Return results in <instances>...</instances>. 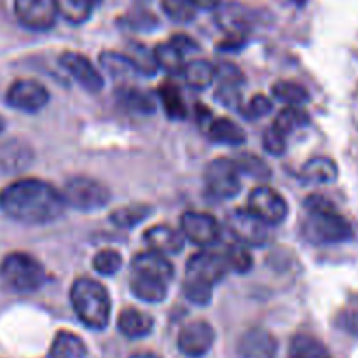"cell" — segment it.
I'll list each match as a JSON object with an SVG mask.
<instances>
[{
  "label": "cell",
  "instance_id": "cell-1",
  "mask_svg": "<svg viewBox=\"0 0 358 358\" xmlns=\"http://www.w3.org/2000/svg\"><path fill=\"white\" fill-rule=\"evenodd\" d=\"M0 208L24 224H49L63 215L65 198L51 184L38 178L13 182L0 192Z\"/></svg>",
  "mask_w": 358,
  "mask_h": 358
},
{
  "label": "cell",
  "instance_id": "cell-2",
  "mask_svg": "<svg viewBox=\"0 0 358 358\" xmlns=\"http://www.w3.org/2000/svg\"><path fill=\"white\" fill-rule=\"evenodd\" d=\"M306 219L303 224V233L306 240L317 245L343 243L352 240V224L336 210L334 203L324 196L313 194L304 201Z\"/></svg>",
  "mask_w": 358,
  "mask_h": 358
},
{
  "label": "cell",
  "instance_id": "cell-3",
  "mask_svg": "<svg viewBox=\"0 0 358 358\" xmlns=\"http://www.w3.org/2000/svg\"><path fill=\"white\" fill-rule=\"evenodd\" d=\"M73 311L86 327L103 331L110 320V297L101 283L91 278H79L70 290Z\"/></svg>",
  "mask_w": 358,
  "mask_h": 358
},
{
  "label": "cell",
  "instance_id": "cell-4",
  "mask_svg": "<svg viewBox=\"0 0 358 358\" xmlns=\"http://www.w3.org/2000/svg\"><path fill=\"white\" fill-rule=\"evenodd\" d=\"M0 276L16 292H35L48 280L44 266L23 252H13L3 259Z\"/></svg>",
  "mask_w": 358,
  "mask_h": 358
},
{
  "label": "cell",
  "instance_id": "cell-5",
  "mask_svg": "<svg viewBox=\"0 0 358 358\" xmlns=\"http://www.w3.org/2000/svg\"><path fill=\"white\" fill-rule=\"evenodd\" d=\"M66 206L76 208L79 212H94L110 201L112 194L105 184L96 178L73 177L65 184L62 191Z\"/></svg>",
  "mask_w": 358,
  "mask_h": 358
},
{
  "label": "cell",
  "instance_id": "cell-6",
  "mask_svg": "<svg viewBox=\"0 0 358 358\" xmlns=\"http://www.w3.org/2000/svg\"><path fill=\"white\" fill-rule=\"evenodd\" d=\"M205 184L206 191L213 199L226 201V199L234 198L241 189L240 170L233 159H220L212 161L206 166L205 171Z\"/></svg>",
  "mask_w": 358,
  "mask_h": 358
},
{
  "label": "cell",
  "instance_id": "cell-7",
  "mask_svg": "<svg viewBox=\"0 0 358 358\" xmlns=\"http://www.w3.org/2000/svg\"><path fill=\"white\" fill-rule=\"evenodd\" d=\"M14 13L23 27L44 31L58 20L59 0H14Z\"/></svg>",
  "mask_w": 358,
  "mask_h": 358
},
{
  "label": "cell",
  "instance_id": "cell-8",
  "mask_svg": "<svg viewBox=\"0 0 358 358\" xmlns=\"http://www.w3.org/2000/svg\"><path fill=\"white\" fill-rule=\"evenodd\" d=\"M248 210L255 213L259 219L264 220L268 226H276L282 224L289 215V205L285 198L275 189L268 185L255 187L248 196Z\"/></svg>",
  "mask_w": 358,
  "mask_h": 358
},
{
  "label": "cell",
  "instance_id": "cell-9",
  "mask_svg": "<svg viewBox=\"0 0 358 358\" xmlns=\"http://www.w3.org/2000/svg\"><path fill=\"white\" fill-rule=\"evenodd\" d=\"M229 227L234 236L247 247H262L269 240L268 224L248 208L231 213Z\"/></svg>",
  "mask_w": 358,
  "mask_h": 358
},
{
  "label": "cell",
  "instance_id": "cell-10",
  "mask_svg": "<svg viewBox=\"0 0 358 358\" xmlns=\"http://www.w3.org/2000/svg\"><path fill=\"white\" fill-rule=\"evenodd\" d=\"M184 236L199 247H212L220 240V226L215 217L203 212H185L180 219Z\"/></svg>",
  "mask_w": 358,
  "mask_h": 358
},
{
  "label": "cell",
  "instance_id": "cell-11",
  "mask_svg": "<svg viewBox=\"0 0 358 358\" xmlns=\"http://www.w3.org/2000/svg\"><path fill=\"white\" fill-rule=\"evenodd\" d=\"M49 101V91L37 80L20 79L7 91V103L16 110L38 112Z\"/></svg>",
  "mask_w": 358,
  "mask_h": 358
},
{
  "label": "cell",
  "instance_id": "cell-12",
  "mask_svg": "<svg viewBox=\"0 0 358 358\" xmlns=\"http://www.w3.org/2000/svg\"><path fill=\"white\" fill-rule=\"evenodd\" d=\"M227 269H229V264H227L224 255L205 250L189 259L187 269H185V278L217 285L226 276Z\"/></svg>",
  "mask_w": 358,
  "mask_h": 358
},
{
  "label": "cell",
  "instance_id": "cell-13",
  "mask_svg": "<svg viewBox=\"0 0 358 358\" xmlns=\"http://www.w3.org/2000/svg\"><path fill=\"white\" fill-rule=\"evenodd\" d=\"M215 341V332L208 322L196 320L185 325L178 334V350L185 357L199 358L212 350Z\"/></svg>",
  "mask_w": 358,
  "mask_h": 358
},
{
  "label": "cell",
  "instance_id": "cell-14",
  "mask_svg": "<svg viewBox=\"0 0 358 358\" xmlns=\"http://www.w3.org/2000/svg\"><path fill=\"white\" fill-rule=\"evenodd\" d=\"M59 63L86 91L98 93L103 90V77L86 56L79 55V52H65L59 58Z\"/></svg>",
  "mask_w": 358,
  "mask_h": 358
},
{
  "label": "cell",
  "instance_id": "cell-15",
  "mask_svg": "<svg viewBox=\"0 0 358 358\" xmlns=\"http://www.w3.org/2000/svg\"><path fill=\"white\" fill-rule=\"evenodd\" d=\"M276 350L278 345L271 332L255 327L241 336L238 343V358H275Z\"/></svg>",
  "mask_w": 358,
  "mask_h": 358
},
{
  "label": "cell",
  "instance_id": "cell-16",
  "mask_svg": "<svg viewBox=\"0 0 358 358\" xmlns=\"http://www.w3.org/2000/svg\"><path fill=\"white\" fill-rule=\"evenodd\" d=\"M143 238H145V243L149 245L150 250H156L164 255H175L184 248L185 236L184 233L173 229V227L159 224V226L150 227Z\"/></svg>",
  "mask_w": 358,
  "mask_h": 358
},
{
  "label": "cell",
  "instance_id": "cell-17",
  "mask_svg": "<svg viewBox=\"0 0 358 358\" xmlns=\"http://www.w3.org/2000/svg\"><path fill=\"white\" fill-rule=\"evenodd\" d=\"M133 273H142V275L152 276V278L163 280V282H170L173 278V266L168 262L164 254H159L156 250L142 252L133 259Z\"/></svg>",
  "mask_w": 358,
  "mask_h": 358
},
{
  "label": "cell",
  "instance_id": "cell-18",
  "mask_svg": "<svg viewBox=\"0 0 358 358\" xmlns=\"http://www.w3.org/2000/svg\"><path fill=\"white\" fill-rule=\"evenodd\" d=\"M166 285L168 283L163 280L152 278V276L142 275V273H133L131 280H129V289H131L133 296L145 303H161L168 294Z\"/></svg>",
  "mask_w": 358,
  "mask_h": 358
},
{
  "label": "cell",
  "instance_id": "cell-19",
  "mask_svg": "<svg viewBox=\"0 0 358 358\" xmlns=\"http://www.w3.org/2000/svg\"><path fill=\"white\" fill-rule=\"evenodd\" d=\"M117 327L126 338L138 339L145 338L150 334L154 327V320L150 315L143 313V311L135 310V308H128L119 315Z\"/></svg>",
  "mask_w": 358,
  "mask_h": 358
},
{
  "label": "cell",
  "instance_id": "cell-20",
  "mask_svg": "<svg viewBox=\"0 0 358 358\" xmlns=\"http://www.w3.org/2000/svg\"><path fill=\"white\" fill-rule=\"evenodd\" d=\"M301 178L308 184H331L338 178V166L329 157H313L303 166Z\"/></svg>",
  "mask_w": 358,
  "mask_h": 358
},
{
  "label": "cell",
  "instance_id": "cell-21",
  "mask_svg": "<svg viewBox=\"0 0 358 358\" xmlns=\"http://www.w3.org/2000/svg\"><path fill=\"white\" fill-rule=\"evenodd\" d=\"M206 131L213 142L226 143V145H241L247 140L243 128L231 119H213Z\"/></svg>",
  "mask_w": 358,
  "mask_h": 358
},
{
  "label": "cell",
  "instance_id": "cell-22",
  "mask_svg": "<svg viewBox=\"0 0 358 358\" xmlns=\"http://www.w3.org/2000/svg\"><path fill=\"white\" fill-rule=\"evenodd\" d=\"M86 345L73 332H58L51 346V358H86Z\"/></svg>",
  "mask_w": 358,
  "mask_h": 358
},
{
  "label": "cell",
  "instance_id": "cell-23",
  "mask_svg": "<svg viewBox=\"0 0 358 358\" xmlns=\"http://www.w3.org/2000/svg\"><path fill=\"white\" fill-rule=\"evenodd\" d=\"M184 77L194 90H206L215 80L217 69L206 59H194L184 66Z\"/></svg>",
  "mask_w": 358,
  "mask_h": 358
},
{
  "label": "cell",
  "instance_id": "cell-24",
  "mask_svg": "<svg viewBox=\"0 0 358 358\" xmlns=\"http://www.w3.org/2000/svg\"><path fill=\"white\" fill-rule=\"evenodd\" d=\"M154 208L150 205H126L121 206V208L114 210L110 213L112 224H115L117 227H122V229H129V227H135L138 224H142L143 220L149 219L152 215Z\"/></svg>",
  "mask_w": 358,
  "mask_h": 358
},
{
  "label": "cell",
  "instance_id": "cell-25",
  "mask_svg": "<svg viewBox=\"0 0 358 358\" xmlns=\"http://www.w3.org/2000/svg\"><path fill=\"white\" fill-rule=\"evenodd\" d=\"M289 358H332L329 350L311 334H297L290 345Z\"/></svg>",
  "mask_w": 358,
  "mask_h": 358
},
{
  "label": "cell",
  "instance_id": "cell-26",
  "mask_svg": "<svg viewBox=\"0 0 358 358\" xmlns=\"http://www.w3.org/2000/svg\"><path fill=\"white\" fill-rule=\"evenodd\" d=\"M159 98L163 101L164 112L170 119H184L187 115V108H185L184 98H182L180 91L173 83L166 80L159 86Z\"/></svg>",
  "mask_w": 358,
  "mask_h": 358
},
{
  "label": "cell",
  "instance_id": "cell-27",
  "mask_svg": "<svg viewBox=\"0 0 358 358\" xmlns=\"http://www.w3.org/2000/svg\"><path fill=\"white\" fill-rule=\"evenodd\" d=\"M100 63L110 76L128 79V77L138 73L135 62L128 55H119V52H103L100 56Z\"/></svg>",
  "mask_w": 358,
  "mask_h": 358
},
{
  "label": "cell",
  "instance_id": "cell-28",
  "mask_svg": "<svg viewBox=\"0 0 358 358\" xmlns=\"http://www.w3.org/2000/svg\"><path fill=\"white\" fill-rule=\"evenodd\" d=\"M100 0H59V13L66 21L80 24L90 20Z\"/></svg>",
  "mask_w": 358,
  "mask_h": 358
},
{
  "label": "cell",
  "instance_id": "cell-29",
  "mask_svg": "<svg viewBox=\"0 0 358 358\" xmlns=\"http://www.w3.org/2000/svg\"><path fill=\"white\" fill-rule=\"evenodd\" d=\"M154 56H156L157 66L166 70L168 73L184 72V52H182L173 42L157 45V48L154 49Z\"/></svg>",
  "mask_w": 358,
  "mask_h": 358
},
{
  "label": "cell",
  "instance_id": "cell-30",
  "mask_svg": "<svg viewBox=\"0 0 358 358\" xmlns=\"http://www.w3.org/2000/svg\"><path fill=\"white\" fill-rule=\"evenodd\" d=\"M310 122V117H308L306 112L299 107H294V105H289L287 108H283L282 112L278 114L275 121V128L278 131H282L283 135H289V133L296 131V129L304 128V126Z\"/></svg>",
  "mask_w": 358,
  "mask_h": 358
},
{
  "label": "cell",
  "instance_id": "cell-31",
  "mask_svg": "<svg viewBox=\"0 0 358 358\" xmlns=\"http://www.w3.org/2000/svg\"><path fill=\"white\" fill-rule=\"evenodd\" d=\"M273 94L278 100L285 101L287 105H294V107H299L310 100L306 87L301 86L299 83H289V80H278L273 86Z\"/></svg>",
  "mask_w": 358,
  "mask_h": 358
},
{
  "label": "cell",
  "instance_id": "cell-32",
  "mask_svg": "<svg viewBox=\"0 0 358 358\" xmlns=\"http://www.w3.org/2000/svg\"><path fill=\"white\" fill-rule=\"evenodd\" d=\"M119 100L122 101V105H124L126 108H129V110L133 112H138V114H152L154 107H156L152 98H150L145 91L136 90V87L122 90L121 93H119Z\"/></svg>",
  "mask_w": 358,
  "mask_h": 358
},
{
  "label": "cell",
  "instance_id": "cell-33",
  "mask_svg": "<svg viewBox=\"0 0 358 358\" xmlns=\"http://www.w3.org/2000/svg\"><path fill=\"white\" fill-rule=\"evenodd\" d=\"M234 163H236L240 173L250 175L255 180H268L271 177V168L266 164V161L254 154H241L234 159Z\"/></svg>",
  "mask_w": 358,
  "mask_h": 358
},
{
  "label": "cell",
  "instance_id": "cell-34",
  "mask_svg": "<svg viewBox=\"0 0 358 358\" xmlns=\"http://www.w3.org/2000/svg\"><path fill=\"white\" fill-rule=\"evenodd\" d=\"M161 7L168 17L178 23H187L196 17L198 7L191 0H161Z\"/></svg>",
  "mask_w": 358,
  "mask_h": 358
},
{
  "label": "cell",
  "instance_id": "cell-35",
  "mask_svg": "<svg viewBox=\"0 0 358 358\" xmlns=\"http://www.w3.org/2000/svg\"><path fill=\"white\" fill-rule=\"evenodd\" d=\"M122 255L117 250L105 248L93 257V269L103 276H112L121 269Z\"/></svg>",
  "mask_w": 358,
  "mask_h": 358
},
{
  "label": "cell",
  "instance_id": "cell-36",
  "mask_svg": "<svg viewBox=\"0 0 358 358\" xmlns=\"http://www.w3.org/2000/svg\"><path fill=\"white\" fill-rule=\"evenodd\" d=\"M229 269L236 273H247L252 268V255L247 250V245H229L224 254Z\"/></svg>",
  "mask_w": 358,
  "mask_h": 358
},
{
  "label": "cell",
  "instance_id": "cell-37",
  "mask_svg": "<svg viewBox=\"0 0 358 358\" xmlns=\"http://www.w3.org/2000/svg\"><path fill=\"white\" fill-rule=\"evenodd\" d=\"M184 292L185 297H187L191 303L198 304V306H205V304H208L210 301H212L213 285L205 282H198V280L185 278Z\"/></svg>",
  "mask_w": 358,
  "mask_h": 358
},
{
  "label": "cell",
  "instance_id": "cell-38",
  "mask_svg": "<svg viewBox=\"0 0 358 358\" xmlns=\"http://www.w3.org/2000/svg\"><path fill=\"white\" fill-rule=\"evenodd\" d=\"M262 145L273 156H282L287 150V136L282 131L271 126L269 129H266V133L262 135Z\"/></svg>",
  "mask_w": 358,
  "mask_h": 358
},
{
  "label": "cell",
  "instance_id": "cell-39",
  "mask_svg": "<svg viewBox=\"0 0 358 358\" xmlns=\"http://www.w3.org/2000/svg\"><path fill=\"white\" fill-rule=\"evenodd\" d=\"M271 108H273L271 100H269L268 96H264V94H257V96H254L250 100L247 110H245V115L250 119L264 117L266 114H269V112H271Z\"/></svg>",
  "mask_w": 358,
  "mask_h": 358
},
{
  "label": "cell",
  "instance_id": "cell-40",
  "mask_svg": "<svg viewBox=\"0 0 358 358\" xmlns=\"http://www.w3.org/2000/svg\"><path fill=\"white\" fill-rule=\"evenodd\" d=\"M217 100L222 101L226 107H240L241 94L236 84H220L217 90Z\"/></svg>",
  "mask_w": 358,
  "mask_h": 358
},
{
  "label": "cell",
  "instance_id": "cell-41",
  "mask_svg": "<svg viewBox=\"0 0 358 358\" xmlns=\"http://www.w3.org/2000/svg\"><path fill=\"white\" fill-rule=\"evenodd\" d=\"M338 325L343 331L358 336V308H350V310L343 311L338 318Z\"/></svg>",
  "mask_w": 358,
  "mask_h": 358
},
{
  "label": "cell",
  "instance_id": "cell-42",
  "mask_svg": "<svg viewBox=\"0 0 358 358\" xmlns=\"http://www.w3.org/2000/svg\"><path fill=\"white\" fill-rule=\"evenodd\" d=\"M217 76L222 79L220 80L222 84H236V86H240V84L243 83V76H241V72L236 69V66L231 65V63H224V65H220V69H217Z\"/></svg>",
  "mask_w": 358,
  "mask_h": 358
},
{
  "label": "cell",
  "instance_id": "cell-43",
  "mask_svg": "<svg viewBox=\"0 0 358 358\" xmlns=\"http://www.w3.org/2000/svg\"><path fill=\"white\" fill-rule=\"evenodd\" d=\"M171 42H173V44L177 45V48L184 52V55L187 51H191V49L196 48V42L192 41V38L185 37V35H175V37L171 38Z\"/></svg>",
  "mask_w": 358,
  "mask_h": 358
},
{
  "label": "cell",
  "instance_id": "cell-44",
  "mask_svg": "<svg viewBox=\"0 0 358 358\" xmlns=\"http://www.w3.org/2000/svg\"><path fill=\"white\" fill-rule=\"evenodd\" d=\"M199 9H217L220 6V0H191Z\"/></svg>",
  "mask_w": 358,
  "mask_h": 358
},
{
  "label": "cell",
  "instance_id": "cell-45",
  "mask_svg": "<svg viewBox=\"0 0 358 358\" xmlns=\"http://www.w3.org/2000/svg\"><path fill=\"white\" fill-rule=\"evenodd\" d=\"M129 358H159V357H156L154 353H135V355H131Z\"/></svg>",
  "mask_w": 358,
  "mask_h": 358
},
{
  "label": "cell",
  "instance_id": "cell-46",
  "mask_svg": "<svg viewBox=\"0 0 358 358\" xmlns=\"http://www.w3.org/2000/svg\"><path fill=\"white\" fill-rule=\"evenodd\" d=\"M3 129V121H2V117H0V131H2Z\"/></svg>",
  "mask_w": 358,
  "mask_h": 358
}]
</instances>
